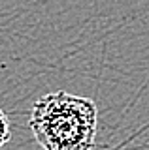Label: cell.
Wrapping results in <instances>:
<instances>
[{
  "mask_svg": "<svg viewBox=\"0 0 149 150\" xmlns=\"http://www.w3.org/2000/svg\"><path fill=\"white\" fill-rule=\"evenodd\" d=\"M11 137V128H10V118H8V115L0 109V148L4 146V144L10 141Z\"/></svg>",
  "mask_w": 149,
  "mask_h": 150,
  "instance_id": "obj_2",
  "label": "cell"
},
{
  "mask_svg": "<svg viewBox=\"0 0 149 150\" xmlns=\"http://www.w3.org/2000/svg\"><path fill=\"white\" fill-rule=\"evenodd\" d=\"M29 128L44 150H92L98 111L92 100L57 90L32 105Z\"/></svg>",
  "mask_w": 149,
  "mask_h": 150,
  "instance_id": "obj_1",
  "label": "cell"
}]
</instances>
